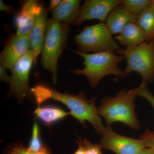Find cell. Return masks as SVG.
Listing matches in <instances>:
<instances>
[{
    "mask_svg": "<svg viewBox=\"0 0 154 154\" xmlns=\"http://www.w3.org/2000/svg\"><path fill=\"white\" fill-rule=\"evenodd\" d=\"M119 55L124 57L127 65L122 78L131 72H137L142 79L143 82L154 81V41L143 42L133 48L120 49Z\"/></svg>",
    "mask_w": 154,
    "mask_h": 154,
    "instance_id": "cell-5",
    "label": "cell"
},
{
    "mask_svg": "<svg viewBox=\"0 0 154 154\" xmlns=\"http://www.w3.org/2000/svg\"><path fill=\"white\" fill-rule=\"evenodd\" d=\"M101 136L99 144L116 154H137L147 148L143 138L136 139L117 134L110 126L106 127Z\"/></svg>",
    "mask_w": 154,
    "mask_h": 154,
    "instance_id": "cell-8",
    "label": "cell"
},
{
    "mask_svg": "<svg viewBox=\"0 0 154 154\" xmlns=\"http://www.w3.org/2000/svg\"><path fill=\"white\" fill-rule=\"evenodd\" d=\"M77 143L78 144V148L73 154H85V150L82 144L79 142L78 141H77Z\"/></svg>",
    "mask_w": 154,
    "mask_h": 154,
    "instance_id": "cell-28",
    "label": "cell"
},
{
    "mask_svg": "<svg viewBox=\"0 0 154 154\" xmlns=\"http://www.w3.org/2000/svg\"><path fill=\"white\" fill-rule=\"evenodd\" d=\"M6 68L2 65H0V79L2 82L10 83L11 76L9 75L6 72Z\"/></svg>",
    "mask_w": 154,
    "mask_h": 154,
    "instance_id": "cell-24",
    "label": "cell"
},
{
    "mask_svg": "<svg viewBox=\"0 0 154 154\" xmlns=\"http://www.w3.org/2000/svg\"><path fill=\"white\" fill-rule=\"evenodd\" d=\"M146 141L147 147H154V131H147L143 135Z\"/></svg>",
    "mask_w": 154,
    "mask_h": 154,
    "instance_id": "cell-23",
    "label": "cell"
},
{
    "mask_svg": "<svg viewBox=\"0 0 154 154\" xmlns=\"http://www.w3.org/2000/svg\"><path fill=\"white\" fill-rule=\"evenodd\" d=\"M84 59L82 69L72 70L74 74L83 75L87 77L92 88L95 89L103 78L109 75L122 79L124 71L119 65L125 59L123 56L116 55L114 52L104 51L96 53H86L73 51Z\"/></svg>",
    "mask_w": 154,
    "mask_h": 154,
    "instance_id": "cell-3",
    "label": "cell"
},
{
    "mask_svg": "<svg viewBox=\"0 0 154 154\" xmlns=\"http://www.w3.org/2000/svg\"><path fill=\"white\" fill-rule=\"evenodd\" d=\"M42 141L40 137V128L36 121L33 123L32 130V134L28 148L31 151L39 152L46 147Z\"/></svg>",
    "mask_w": 154,
    "mask_h": 154,
    "instance_id": "cell-19",
    "label": "cell"
},
{
    "mask_svg": "<svg viewBox=\"0 0 154 154\" xmlns=\"http://www.w3.org/2000/svg\"><path fill=\"white\" fill-rule=\"evenodd\" d=\"M152 4L151 0H121L120 4L137 16Z\"/></svg>",
    "mask_w": 154,
    "mask_h": 154,
    "instance_id": "cell-18",
    "label": "cell"
},
{
    "mask_svg": "<svg viewBox=\"0 0 154 154\" xmlns=\"http://www.w3.org/2000/svg\"><path fill=\"white\" fill-rule=\"evenodd\" d=\"M137 96L136 88L129 91L123 89L115 97L107 96L101 101L97 107L100 116L105 119L107 126L119 122L133 129H140L141 125L135 112V99Z\"/></svg>",
    "mask_w": 154,
    "mask_h": 154,
    "instance_id": "cell-2",
    "label": "cell"
},
{
    "mask_svg": "<svg viewBox=\"0 0 154 154\" xmlns=\"http://www.w3.org/2000/svg\"><path fill=\"white\" fill-rule=\"evenodd\" d=\"M136 19V16L120 4L110 12L105 24L112 35H116L121 33L128 23L135 22Z\"/></svg>",
    "mask_w": 154,
    "mask_h": 154,
    "instance_id": "cell-13",
    "label": "cell"
},
{
    "mask_svg": "<svg viewBox=\"0 0 154 154\" xmlns=\"http://www.w3.org/2000/svg\"><path fill=\"white\" fill-rule=\"evenodd\" d=\"M69 25L53 19L48 21L41 62L43 68L52 74L54 84L57 82L58 61L62 54L70 32Z\"/></svg>",
    "mask_w": 154,
    "mask_h": 154,
    "instance_id": "cell-4",
    "label": "cell"
},
{
    "mask_svg": "<svg viewBox=\"0 0 154 154\" xmlns=\"http://www.w3.org/2000/svg\"><path fill=\"white\" fill-rule=\"evenodd\" d=\"M136 23L146 36V42L154 41V3L152 4L137 16Z\"/></svg>",
    "mask_w": 154,
    "mask_h": 154,
    "instance_id": "cell-17",
    "label": "cell"
},
{
    "mask_svg": "<svg viewBox=\"0 0 154 154\" xmlns=\"http://www.w3.org/2000/svg\"><path fill=\"white\" fill-rule=\"evenodd\" d=\"M34 58L30 49L16 63L11 69L10 94L20 101L31 96L29 79Z\"/></svg>",
    "mask_w": 154,
    "mask_h": 154,
    "instance_id": "cell-7",
    "label": "cell"
},
{
    "mask_svg": "<svg viewBox=\"0 0 154 154\" xmlns=\"http://www.w3.org/2000/svg\"><path fill=\"white\" fill-rule=\"evenodd\" d=\"M0 10L1 11H6L8 14L14 13V8L12 6L8 5L4 3L2 0L0 1Z\"/></svg>",
    "mask_w": 154,
    "mask_h": 154,
    "instance_id": "cell-25",
    "label": "cell"
},
{
    "mask_svg": "<svg viewBox=\"0 0 154 154\" xmlns=\"http://www.w3.org/2000/svg\"><path fill=\"white\" fill-rule=\"evenodd\" d=\"M33 113L36 118L48 126L70 115V112H67L60 107L51 105L42 107L41 105L37 106Z\"/></svg>",
    "mask_w": 154,
    "mask_h": 154,
    "instance_id": "cell-16",
    "label": "cell"
},
{
    "mask_svg": "<svg viewBox=\"0 0 154 154\" xmlns=\"http://www.w3.org/2000/svg\"><path fill=\"white\" fill-rule=\"evenodd\" d=\"M137 96H140L146 99L154 109V96L149 91L147 84L142 82L139 87L136 88Z\"/></svg>",
    "mask_w": 154,
    "mask_h": 154,
    "instance_id": "cell-22",
    "label": "cell"
},
{
    "mask_svg": "<svg viewBox=\"0 0 154 154\" xmlns=\"http://www.w3.org/2000/svg\"><path fill=\"white\" fill-rule=\"evenodd\" d=\"M37 106L49 99L60 102L69 110L70 115L84 127L90 122L96 132L102 135L105 129L96 107L95 98L88 99L82 92L78 95L61 93L44 84H38L31 89Z\"/></svg>",
    "mask_w": 154,
    "mask_h": 154,
    "instance_id": "cell-1",
    "label": "cell"
},
{
    "mask_svg": "<svg viewBox=\"0 0 154 154\" xmlns=\"http://www.w3.org/2000/svg\"><path fill=\"white\" fill-rule=\"evenodd\" d=\"M114 38L126 48L136 47L146 42L145 33L136 22L128 24Z\"/></svg>",
    "mask_w": 154,
    "mask_h": 154,
    "instance_id": "cell-14",
    "label": "cell"
},
{
    "mask_svg": "<svg viewBox=\"0 0 154 154\" xmlns=\"http://www.w3.org/2000/svg\"><path fill=\"white\" fill-rule=\"evenodd\" d=\"M47 10L43 8L38 14L35 25L29 35L30 49L34 55V63L36 64L37 58L42 52L45 40L48 21Z\"/></svg>",
    "mask_w": 154,
    "mask_h": 154,
    "instance_id": "cell-12",
    "label": "cell"
},
{
    "mask_svg": "<svg viewBox=\"0 0 154 154\" xmlns=\"http://www.w3.org/2000/svg\"><path fill=\"white\" fill-rule=\"evenodd\" d=\"M81 1L64 0L53 12V19L58 22L69 24L74 23L79 14Z\"/></svg>",
    "mask_w": 154,
    "mask_h": 154,
    "instance_id": "cell-15",
    "label": "cell"
},
{
    "mask_svg": "<svg viewBox=\"0 0 154 154\" xmlns=\"http://www.w3.org/2000/svg\"><path fill=\"white\" fill-rule=\"evenodd\" d=\"M137 154H154V147L146 148Z\"/></svg>",
    "mask_w": 154,
    "mask_h": 154,
    "instance_id": "cell-27",
    "label": "cell"
},
{
    "mask_svg": "<svg viewBox=\"0 0 154 154\" xmlns=\"http://www.w3.org/2000/svg\"><path fill=\"white\" fill-rule=\"evenodd\" d=\"M29 36L16 34L13 36L1 53V64L11 70L16 63L30 49Z\"/></svg>",
    "mask_w": 154,
    "mask_h": 154,
    "instance_id": "cell-11",
    "label": "cell"
},
{
    "mask_svg": "<svg viewBox=\"0 0 154 154\" xmlns=\"http://www.w3.org/2000/svg\"><path fill=\"white\" fill-rule=\"evenodd\" d=\"M62 1L61 0H51L50 2L49 5L46 10L47 11H51L52 12L59 5Z\"/></svg>",
    "mask_w": 154,
    "mask_h": 154,
    "instance_id": "cell-26",
    "label": "cell"
},
{
    "mask_svg": "<svg viewBox=\"0 0 154 154\" xmlns=\"http://www.w3.org/2000/svg\"><path fill=\"white\" fill-rule=\"evenodd\" d=\"M5 154H51L50 150L47 146L39 152H33L25 147L22 144H14L6 150Z\"/></svg>",
    "mask_w": 154,
    "mask_h": 154,
    "instance_id": "cell-20",
    "label": "cell"
},
{
    "mask_svg": "<svg viewBox=\"0 0 154 154\" xmlns=\"http://www.w3.org/2000/svg\"><path fill=\"white\" fill-rule=\"evenodd\" d=\"M44 7L39 1L28 0L23 2L22 8L15 19L17 36H29L38 14Z\"/></svg>",
    "mask_w": 154,
    "mask_h": 154,
    "instance_id": "cell-10",
    "label": "cell"
},
{
    "mask_svg": "<svg viewBox=\"0 0 154 154\" xmlns=\"http://www.w3.org/2000/svg\"><path fill=\"white\" fill-rule=\"evenodd\" d=\"M74 40L80 52L93 53L110 51L114 52L120 50L116 40L105 23L86 26Z\"/></svg>",
    "mask_w": 154,
    "mask_h": 154,
    "instance_id": "cell-6",
    "label": "cell"
},
{
    "mask_svg": "<svg viewBox=\"0 0 154 154\" xmlns=\"http://www.w3.org/2000/svg\"><path fill=\"white\" fill-rule=\"evenodd\" d=\"M78 141L83 146L85 154H102L103 148L100 144L92 143L86 139L80 138Z\"/></svg>",
    "mask_w": 154,
    "mask_h": 154,
    "instance_id": "cell-21",
    "label": "cell"
},
{
    "mask_svg": "<svg viewBox=\"0 0 154 154\" xmlns=\"http://www.w3.org/2000/svg\"><path fill=\"white\" fill-rule=\"evenodd\" d=\"M152 2L153 3H154V0H152Z\"/></svg>",
    "mask_w": 154,
    "mask_h": 154,
    "instance_id": "cell-29",
    "label": "cell"
},
{
    "mask_svg": "<svg viewBox=\"0 0 154 154\" xmlns=\"http://www.w3.org/2000/svg\"><path fill=\"white\" fill-rule=\"evenodd\" d=\"M120 2L121 0H86L73 25L79 26L84 21L93 19L105 23L110 12Z\"/></svg>",
    "mask_w": 154,
    "mask_h": 154,
    "instance_id": "cell-9",
    "label": "cell"
}]
</instances>
